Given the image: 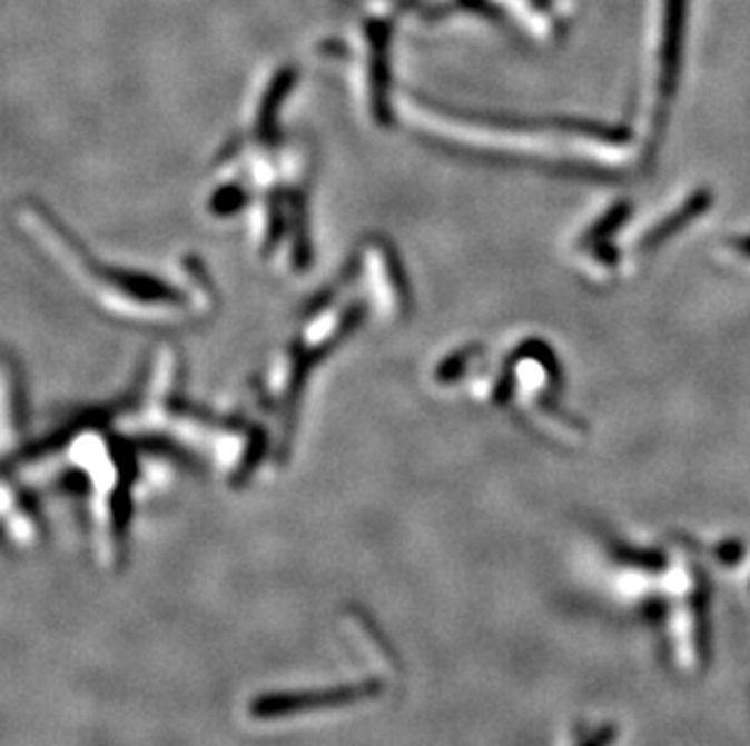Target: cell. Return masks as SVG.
Returning a JSON list of instances; mask_svg holds the SVG:
<instances>
[{"label":"cell","instance_id":"obj_3","mask_svg":"<svg viewBox=\"0 0 750 746\" xmlns=\"http://www.w3.org/2000/svg\"><path fill=\"white\" fill-rule=\"evenodd\" d=\"M12 226L37 260L117 328L166 335L199 328L217 316L219 284L193 252L151 267L119 262L92 248L61 213L34 197L16 201Z\"/></svg>","mask_w":750,"mask_h":746},{"label":"cell","instance_id":"obj_1","mask_svg":"<svg viewBox=\"0 0 750 746\" xmlns=\"http://www.w3.org/2000/svg\"><path fill=\"white\" fill-rule=\"evenodd\" d=\"M294 71H273L250 92L236 127L214 153L203 207L231 223L253 257L275 277L309 275L318 260L314 139L289 112Z\"/></svg>","mask_w":750,"mask_h":746},{"label":"cell","instance_id":"obj_2","mask_svg":"<svg viewBox=\"0 0 750 746\" xmlns=\"http://www.w3.org/2000/svg\"><path fill=\"white\" fill-rule=\"evenodd\" d=\"M411 314V277L394 242L384 236L357 240L250 376L248 412L270 434L277 456L294 444L306 400L326 366L363 337L404 325Z\"/></svg>","mask_w":750,"mask_h":746}]
</instances>
